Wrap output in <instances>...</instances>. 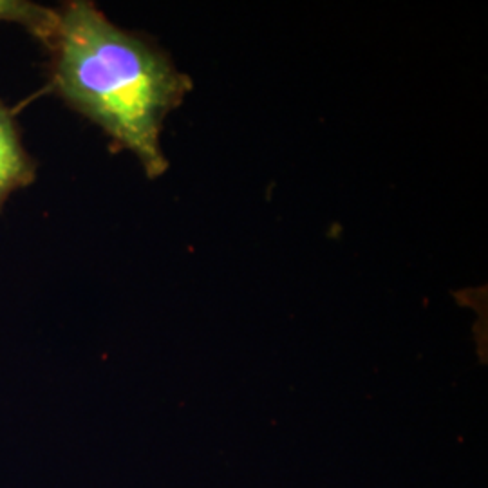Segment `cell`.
I'll return each instance as SVG.
<instances>
[{
  "instance_id": "cell-2",
  "label": "cell",
  "mask_w": 488,
  "mask_h": 488,
  "mask_svg": "<svg viewBox=\"0 0 488 488\" xmlns=\"http://www.w3.org/2000/svg\"><path fill=\"white\" fill-rule=\"evenodd\" d=\"M36 165L22 147L11 112L0 104V209L9 194L33 183Z\"/></svg>"
},
{
  "instance_id": "cell-3",
  "label": "cell",
  "mask_w": 488,
  "mask_h": 488,
  "mask_svg": "<svg viewBox=\"0 0 488 488\" xmlns=\"http://www.w3.org/2000/svg\"><path fill=\"white\" fill-rule=\"evenodd\" d=\"M55 9L42 8L24 0H0V22L21 24L44 44L55 26Z\"/></svg>"
},
{
  "instance_id": "cell-1",
  "label": "cell",
  "mask_w": 488,
  "mask_h": 488,
  "mask_svg": "<svg viewBox=\"0 0 488 488\" xmlns=\"http://www.w3.org/2000/svg\"><path fill=\"white\" fill-rule=\"evenodd\" d=\"M44 45L56 94L96 123L114 150L134 154L147 177L163 176L168 160L161 131L192 91L190 77L167 52L118 28L87 0H72L56 11Z\"/></svg>"
}]
</instances>
